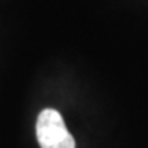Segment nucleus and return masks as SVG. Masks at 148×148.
I'll use <instances>...</instances> for the list:
<instances>
[{"instance_id": "f257e3e1", "label": "nucleus", "mask_w": 148, "mask_h": 148, "mask_svg": "<svg viewBox=\"0 0 148 148\" xmlns=\"http://www.w3.org/2000/svg\"><path fill=\"white\" fill-rule=\"evenodd\" d=\"M36 138L41 148H76V140L55 109H44L36 119Z\"/></svg>"}]
</instances>
